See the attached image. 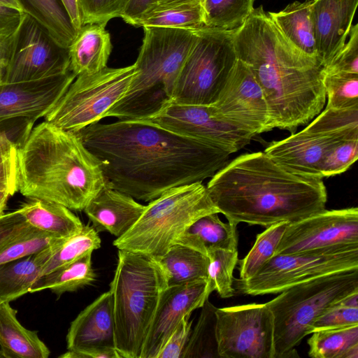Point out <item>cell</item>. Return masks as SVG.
<instances>
[{
  "label": "cell",
  "mask_w": 358,
  "mask_h": 358,
  "mask_svg": "<svg viewBox=\"0 0 358 358\" xmlns=\"http://www.w3.org/2000/svg\"><path fill=\"white\" fill-rule=\"evenodd\" d=\"M143 28V43L134 63L136 76L127 92L104 117L145 120L172 102L176 80L196 41V31Z\"/></svg>",
  "instance_id": "cell-5"
},
{
  "label": "cell",
  "mask_w": 358,
  "mask_h": 358,
  "mask_svg": "<svg viewBox=\"0 0 358 358\" xmlns=\"http://www.w3.org/2000/svg\"><path fill=\"white\" fill-rule=\"evenodd\" d=\"M100 24H86L69 48L70 70L76 76L93 74L107 67L113 45L110 35Z\"/></svg>",
  "instance_id": "cell-23"
},
{
  "label": "cell",
  "mask_w": 358,
  "mask_h": 358,
  "mask_svg": "<svg viewBox=\"0 0 358 358\" xmlns=\"http://www.w3.org/2000/svg\"><path fill=\"white\" fill-rule=\"evenodd\" d=\"M69 70V48L59 45L39 23L24 13L3 83L35 80Z\"/></svg>",
  "instance_id": "cell-14"
},
{
  "label": "cell",
  "mask_w": 358,
  "mask_h": 358,
  "mask_svg": "<svg viewBox=\"0 0 358 358\" xmlns=\"http://www.w3.org/2000/svg\"><path fill=\"white\" fill-rule=\"evenodd\" d=\"M156 0H128L121 18L127 24L135 26L141 15L152 7Z\"/></svg>",
  "instance_id": "cell-51"
},
{
  "label": "cell",
  "mask_w": 358,
  "mask_h": 358,
  "mask_svg": "<svg viewBox=\"0 0 358 358\" xmlns=\"http://www.w3.org/2000/svg\"><path fill=\"white\" fill-rule=\"evenodd\" d=\"M255 0H202L206 27L234 31L252 12Z\"/></svg>",
  "instance_id": "cell-35"
},
{
  "label": "cell",
  "mask_w": 358,
  "mask_h": 358,
  "mask_svg": "<svg viewBox=\"0 0 358 358\" xmlns=\"http://www.w3.org/2000/svg\"><path fill=\"white\" fill-rule=\"evenodd\" d=\"M287 224L282 222L271 225L257 235L249 252L243 259L238 260V279L245 280L252 278L274 256Z\"/></svg>",
  "instance_id": "cell-37"
},
{
  "label": "cell",
  "mask_w": 358,
  "mask_h": 358,
  "mask_svg": "<svg viewBox=\"0 0 358 358\" xmlns=\"http://www.w3.org/2000/svg\"><path fill=\"white\" fill-rule=\"evenodd\" d=\"M357 268L358 244L276 255L252 278L234 279V289L252 296L277 294L301 282Z\"/></svg>",
  "instance_id": "cell-10"
},
{
  "label": "cell",
  "mask_w": 358,
  "mask_h": 358,
  "mask_svg": "<svg viewBox=\"0 0 358 358\" xmlns=\"http://www.w3.org/2000/svg\"><path fill=\"white\" fill-rule=\"evenodd\" d=\"M135 27H159L197 30L206 27L201 1L155 5L138 18Z\"/></svg>",
  "instance_id": "cell-31"
},
{
  "label": "cell",
  "mask_w": 358,
  "mask_h": 358,
  "mask_svg": "<svg viewBox=\"0 0 358 358\" xmlns=\"http://www.w3.org/2000/svg\"><path fill=\"white\" fill-rule=\"evenodd\" d=\"M36 120L27 117L10 119L0 123V149L19 147L26 140Z\"/></svg>",
  "instance_id": "cell-46"
},
{
  "label": "cell",
  "mask_w": 358,
  "mask_h": 358,
  "mask_svg": "<svg viewBox=\"0 0 358 358\" xmlns=\"http://www.w3.org/2000/svg\"><path fill=\"white\" fill-rule=\"evenodd\" d=\"M322 72L327 99L326 107L336 109L358 108V74Z\"/></svg>",
  "instance_id": "cell-40"
},
{
  "label": "cell",
  "mask_w": 358,
  "mask_h": 358,
  "mask_svg": "<svg viewBox=\"0 0 358 358\" xmlns=\"http://www.w3.org/2000/svg\"><path fill=\"white\" fill-rule=\"evenodd\" d=\"M90 253L56 270L41 276L32 285L30 293L50 289L60 296L91 285L96 280Z\"/></svg>",
  "instance_id": "cell-32"
},
{
  "label": "cell",
  "mask_w": 358,
  "mask_h": 358,
  "mask_svg": "<svg viewBox=\"0 0 358 358\" xmlns=\"http://www.w3.org/2000/svg\"><path fill=\"white\" fill-rule=\"evenodd\" d=\"M234 45L238 59L263 91L271 129L293 134L322 110L327 99L322 69L290 48L262 6L235 30Z\"/></svg>",
  "instance_id": "cell-3"
},
{
  "label": "cell",
  "mask_w": 358,
  "mask_h": 358,
  "mask_svg": "<svg viewBox=\"0 0 358 358\" xmlns=\"http://www.w3.org/2000/svg\"><path fill=\"white\" fill-rule=\"evenodd\" d=\"M68 350L115 349L113 296L108 290L82 310L66 335Z\"/></svg>",
  "instance_id": "cell-21"
},
{
  "label": "cell",
  "mask_w": 358,
  "mask_h": 358,
  "mask_svg": "<svg viewBox=\"0 0 358 358\" xmlns=\"http://www.w3.org/2000/svg\"><path fill=\"white\" fill-rule=\"evenodd\" d=\"M339 140L304 128L285 139L270 143L264 152L292 173L323 178L322 166L324 156L329 148Z\"/></svg>",
  "instance_id": "cell-20"
},
{
  "label": "cell",
  "mask_w": 358,
  "mask_h": 358,
  "mask_svg": "<svg viewBox=\"0 0 358 358\" xmlns=\"http://www.w3.org/2000/svg\"><path fill=\"white\" fill-rule=\"evenodd\" d=\"M17 192L81 211L106 184L97 159L76 133L44 120L17 148Z\"/></svg>",
  "instance_id": "cell-4"
},
{
  "label": "cell",
  "mask_w": 358,
  "mask_h": 358,
  "mask_svg": "<svg viewBox=\"0 0 358 358\" xmlns=\"http://www.w3.org/2000/svg\"><path fill=\"white\" fill-rule=\"evenodd\" d=\"M136 73L134 64L76 76L45 120L74 133L99 122L125 95Z\"/></svg>",
  "instance_id": "cell-11"
},
{
  "label": "cell",
  "mask_w": 358,
  "mask_h": 358,
  "mask_svg": "<svg viewBox=\"0 0 358 358\" xmlns=\"http://www.w3.org/2000/svg\"><path fill=\"white\" fill-rule=\"evenodd\" d=\"M76 134L99 162L108 185L145 202L211 178L231 155L147 120L97 122Z\"/></svg>",
  "instance_id": "cell-1"
},
{
  "label": "cell",
  "mask_w": 358,
  "mask_h": 358,
  "mask_svg": "<svg viewBox=\"0 0 358 358\" xmlns=\"http://www.w3.org/2000/svg\"><path fill=\"white\" fill-rule=\"evenodd\" d=\"M237 225L229 221L223 222L218 213L208 214L194 222L176 243L189 247L206 255L213 249L238 250Z\"/></svg>",
  "instance_id": "cell-26"
},
{
  "label": "cell",
  "mask_w": 358,
  "mask_h": 358,
  "mask_svg": "<svg viewBox=\"0 0 358 358\" xmlns=\"http://www.w3.org/2000/svg\"><path fill=\"white\" fill-rule=\"evenodd\" d=\"M100 246L101 238L98 231L93 227L87 225L83 226L76 234L59 238L34 255L43 275L92 253Z\"/></svg>",
  "instance_id": "cell-28"
},
{
  "label": "cell",
  "mask_w": 358,
  "mask_h": 358,
  "mask_svg": "<svg viewBox=\"0 0 358 358\" xmlns=\"http://www.w3.org/2000/svg\"><path fill=\"white\" fill-rule=\"evenodd\" d=\"M76 77L69 70L42 79L0 84V123L19 117L36 121L44 117Z\"/></svg>",
  "instance_id": "cell-17"
},
{
  "label": "cell",
  "mask_w": 358,
  "mask_h": 358,
  "mask_svg": "<svg viewBox=\"0 0 358 358\" xmlns=\"http://www.w3.org/2000/svg\"><path fill=\"white\" fill-rule=\"evenodd\" d=\"M61 358H121L116 349H106L75 352L68 350Z\"/></svg>",
  "instance_id": "cell-52"
},
{
  "label": "cell",
  "mask_w": 358,
  "mask_h": 358,
  "mask_svg": "<svg viewBox=\"0 0 358 358\" xmlns=\"http://www.w3.org/2000/svg\"><path fill=\"white\" fill-rule=\"evenodd\" d=\"M58 239L31 227L27 231L0 248V264L36 254Z\"/></svg>",
  "instance_id": "cell-41"
},
{
  "label": "cell",
  "mask_w": 358,
  "mask_h": 358,
  "mask_svg": "<svg viewBox=\"0 0 358 358\" xmlns=\"http://www.w3.org/2000/svg\"><path fill=\"white\" fill-rule=\"evenodd\" d=\"M206 188L228 221L266 228L318 213L327 201L322 178L292 173L264 152L244 154L227 162Z\"/></svg>",
  "instance_id": "cell-2"
},
{
  "label": "cell",
  "mask_w": 358,
  "mask_h": 358,
  "mask_svg": "<svg viewBox=\"0 0 358 358\" xmlns=\"http://www.w3.org/2000/svg\"><path fill=\"white\" fill-rule=\"evenodd\" d=\"M305 129L336 139L358 138V108L325 107Z\"/></svg>",
  "instance_id": "cell-39"
},
{
  "label": "cell",
  "mask_w": 358,
  "mask_h": 358,
  "mask_svg": "<svg viewBox=\"0 0 358 358\" xmlns=\"http://www.w3.org/2000/svg\"><path fill=\"white\" fill-rule=\"evenodd\" d=\"M11 195L6 192H0V216L4 213L8 198Z\"/></svg>",
  "instance_id": "cell-55"
},
{
  "label": "cell",
  "mask_w": 358,
  "mask_h": 358,
  "mask_svg": "<svg viewBox=\"0 0 358 358\" xmlns=\"http://www.w3.org/2000/svg\"><path fill=\"white\" fill-rule=\"evenodd\" d=\"M209 296L206 280L167 286L160 296L140 358H156L181 320L201 308Z\"/></svg>",
  "instance_id": "cell-18"
},
{
  "label": "cell",
  "mask_w": 358,
  "mask_h": 358,
  "mask_svg": "<svg viewBox=\"0 0 358 358\" xmlns=\"http://www.w3.org/2000/svg\"><path fill=\"white\" fill-rule=\"evenodd\" d=\"M220 358H274L273 314L266 303L217 308Z\"/></svg>",
  "instance_id": "cell-12"
},
{
  "label": "cell",
  "mask_w": 358,
  "mask_h": 358,
  "mask_svg": "<svg viewBox=\"0 0 358 358\" xmlns=\"http://www.w3.org/2000/svg\"><path fill=\"white\" fill-rule=\"evenodd\" d=\"M358 292V268L294 285L266 303L273 316L274 358L299 357L295 347L314 321L346 296Z\"/></svg>",
  "instance_id": "cell-8"
},
{
  "label": "cell",
  "mask_w": 358,
  "mask_h": 358,
  "mask_svg": "<svg viewBox=\"0 0 358 358\" xmlns=\"http://www.w3.org/2000/svg\"><path fill=\"white\" fill-rule=\"evenodd\" d=\"M358 244V208L324 209L288 223L274 255Z\"/></svg>",
  "instance_id": "cell-15"
},
{
  "label": "cell",
  "mask_w": 358,
  "mask_h": 358,
  "mask_svg": "<svg viewBox=\"0 0 358 358\" xmlns=\"http://www.w3.org/2000/svg\"><path fill=\"white\" fill-rule=\"evenodd\" d=\"M311 2L295 1L278 12L268 13L290 48L320 65L310 20Z\"/></svg>",
  "instance_id": "cell-24"
},
{
  "label": "cell",
  "mask_w": 358,
  "mask_h": 358,
  "mask_svg": "<svg viewBox=\"0 0 358 358\" xmlns=\"http://www.w3.org/2000/svg\"><path fill=\"white\" fill-rule=\"evenodd\" d=\"M20 210L0 216V248L31 228Z\"/></svg>",
  "instance_id": "cell-49"
},
{
  "label": "cell",
  "mask_w": 358,
  "mask_h": 358,
  "mask_svg": "<svg viewBox=\"0 0 358 358\" xmlns=\"http://www.w3.org/2000/svg\"><path fill=\"white\" fill-rule=\"evenodd\" d=\"M145 120L231 154L249 144L255 136L245 127L222 114L213 104L171 102Z\"/></svg>",
  "instance_id": "cell-13"
},
{
  "label": "cell",
  "mask_w": 358,
  "mask_h": 358,
  "mask_svg": "<svg viewBox=\"0 0 358 358\" xmlns=\"http://www.w3.org/2000/svg\"><path fill=\"white\" fill-rule=\"evenodd\" d=\"M153 258L162 269L167 286L207 279L208 256L189 247L176 243Z\"/></svg>",
  "instance_id": "cell-29"
},
{
  "label": "cell",
  "mask_w": 358,
  "mask_h": 358,
  "mask_svg": "<svg viewBox=\"0 0 358 358\" xmlns=\"http://www.w3.org/2000/svg\"><path fill=\"white\" fill-rule=\"evenodd\" d=\"M65 7L71 22L78 32L83 26V16L78 0H61Z\"/></svg>",
  "instance_id": "cell-53"
},
{
  "label": "cell",
  "mask_w": 358,
  "mask_h": 358,
  "mask_svg": "<svg viewBox=\"0 0 358 358\" xmlns=\"http://www.w3.org/2000/svg\"><path fill=\"white\" fill-rule=\"evenodd\" d=\"M198 322L191 330L182 358H220L216 338V307L208 300L201 307Z\"/></svg>",
  "instance_id": "cell-34"
},
{
  "label": "cell",
  "mask_w": 358,
  "mask_h": 358,
  "mask_svg": "<svg viewBox=\"0 0 358 358\" xmlns=\"http://www.w3.org/2000/svg\"><path fill=\"white\" fill-rule=\"evenodd\" d=\"M41 275L34 255L0 264V303L30 293L32 285Z\"/></svg>",
  "instance_id": "cell-33"
},
{
  "label": "cell",
  "mask_w": 358,
  "mask_h": 358,
  "mask_svg": "<svg viewBox=\"0 0 358 358\" xmlns=\"http://www.w3.org/2000/svg\"><path fill=\"white\" fill-rule=\"evenodd\" d=\"M196 31V38L178 75L172 102L211 105L238 61L235 30L204 27Z\"/></svg>",
  "instance_id": "cell-9"
},
{
  "label": "cell",
  "mask_w": 358,
  "mask_h": 358,
  "mask_svg": "<svg viewBox=\"0 0 358 358\" xmlns=\"http://www.w3.org/2000/svg\"><path fill=\"white\" fill-rule=\"evenodd\" d=\"M16 32L10 36L0 38V60L9 61L14 48Z\"/></svg>",
  "instance_id": "cell-54"
},
{
  "label": "cell",
  "mask_w": 358,
  "mask_h": 358,
  "mask_svg": "<svg viewBox=\"0 0 358 358\" xmlns=\"http://www.w3.org/2000/svg\"><path fill=\"white\" fill-rule=\"evenodd\" d=\"M145 206L106 182L83 210L93 227L119 238L139 219Z\"/></svg>",
  "instance_id": "cell-22"
},
{
  "label": "cell",
  "mask_w": 358,
  "mask_h": 358,
  "mask_svg": "<svg viewBox=\"0 0 358 358\" xmlns=\"http://www.w3.org/2000/svg\"><path fill=\"white\" fill-rule=\"evenodd\" d=\"M37 331L22 326L10 302L0 303V347L6 358H48L50 351Z\"/></svg>",
  "instance_id": "cell-25"
},
{
  "label": "cell",
  "mask_w": 358,
  "mask_h": 358,
  "mask_svg": "<svg viewBox=\"0 0 358 358\" xmlns=\"http://www.w3.org/2000/svg\"><path fill=\"white\" fill-rule=\"evenodd\" d=\"M0 4L8 8L21 10L17 0H0Z\"/></svg>",
  "instance_id": "cell-56"
},
{
  "label": "cell",
  "mask_w": 358,
  "mask_h": 358,
  "mask_svg": "<svg viewBox=\"0 0 358 358\" xmlns=\"http://www.w3.org/2000/svg\"><path fill=\"white\" fill-rule=\"evenodd\" d=\"M189 317L187 315L181 320L156 358H182L192 330V321L189 320Z\"/></svg>",
  "instance_id": "cell-48"
},
{
  "label": "cell",
  "mask_w": 358,
  "mask_h": 358,
  "mask_svg": "<svg viewBox=\"0 0 358 358\" xmlns=\"http://www.w3.org/2000/svg\"><path fill=\"white\" fill-rule=\"evenodd\" d=\"M202 1V0H156L155 5H167L177 3H182L186 1Z\"/></svg>",
  "instance_id": "cell-57"
},
{
  "label": "cell",
  "mask_w": 358,
  "mask_h": 358,
  "mask_svg": "<svg viewBox=\"0 0 358 358\" xmlns=\"http://www.w3.org/2000/svg\"><path fill=\"white\" fill-rule=\"evenodd\" d=\"M206 255L209 259L206 279L208 295L216 291L222 298L234 296L233 273L238 264V250L213 249Z\"/></svg>",
  "instance_id": "cell-38"
},
{
  "label": "cell",
  "mask_w": 358,
  "mask_h": 358,
  "mask_svg": "<svg viewBox=\"0 0 358 358\" xmlns=\"http://www.w3.org/2000/svg\"><path fill=\"white\" fill-rule=\"evenodd\" d=\"M167 287L164 273L149 255L118 250L110 284L115 349L121 358H140L160 296Z\"/></svg>",
  "instance_id": "cell-6"
},
{
  "label": "cell",
  "mask_w": 358,
  "mask_h": 358,
  "mask_svg": "<svg viewBox=\"0 0 358 358\" xmlns=\"http://www.w3.org/2000/svg\"><path fill=\"white\" fill-rule=\"evenodd\" d=\"M214 213L219 211L202 182L173 187L150 201L136 222L117 238L113 245L118 250L159 257L194 222Z\"/></svg>",
  "instance_id": "cell-7"
},
{
  "label": "cell",
  "mask_w": 358,
  "mask_h": 358,
  "mask_svg": "<svg viewBox=\"0 0 358 358\" xmlns=\"http://www.w3.org/2000/svg\"><path fill=\"white\" fill-rule=\"evenodd\" d=\"M358 292L353 293L331 307L317 318L309 329L314 331L358 324Z\"/></svg>",
  "instance_id": "cell-42"
},
{
  "label": "cell",
  "mask_w": 358,
  "mask_h": 358,
  "mask_svg": "<svg viewBox=\"0 0 358 358\" xmlns=\"http://www.w3.org/2000/svg\"><path fill=\"white\" fill-rule=\"evenodd\" d=\"M313 358H343L350 348L358 345V324L316 331L307 342Z\"/></svg>",
  "instance_id": "cell-36"
},
{
  "label": "cell",
  "mask_w": 358,
  "mask_h": 358,
  "mask_svg": "<svg viewBox=\"0 0 358 358\" xmlns=\"http://www.w3.org/2000/svg\"><path fill=\"white\" fill-rule=\"evenodd\" d=\"M18 210L32 227L57 238L76 234L83 227V222L66 206L41 199H30Z\"/></svg>",
  "instance_id": "cell-27"
},
{
  "label": "cell",
  "mask_w": 358,
  "mask_h": 358,
  "mask_svg": "<svg viewBox=\"0 0 358 358\" xmlns=\"http://www.w3.org/2000/svg\"><path fill=\"white\" fill-rule=\"evenodd\" d=\"M358 138H350L334 142L324 156L322 174L323 178L341 173L357 159Z\"/></svg>",
  "instance_id": "cell-43"
},
{
  "label": "cell",
  "mask_w": 358,
  "mask_h": 358,
  "mask_svg": "<svg viewBox=\"0 0 358 358\" xmlns=\"http://www.w3.org/2000/svg\"><path fill=\"white\" fill-rule=\"evenodd\" d=\"M8 62L7 60H0V84L3 83Z\"/></svg>",
  "instance_id": "cell-58"
},
{
  "label": "cell",
  "mask_w": 358,
  "mask_h": 358,
  "mask_svg": "<svg viewBox=\"0 0 358 358\" xmlns=\"http://www.w3.org/2000/svg\"><path fill=\"white\" fill-rule=\"evenodd\" d=\"M24 15V13L21 10L0 4V38L15 34Z\"/></svg>",
  "instance_id": "cell-50"
},
{
  "label": "cell",
  "mask_w": 358,
  "mask_h": 358,
  "mask_svg": "<svg viewBox=\"0 0 358 358\" xmlns=\"http://www.w3.org/2000/svg\"><path fill=\"white\" fill-rule=\"evenodd\" d=\"M17 148L11 145L0 149V192L11 196L17 192Z\"/></svg>",
  "instance_id": "cell-47"
},
{
  "label": "cell",
  "mask_w": 358,
  "mask_h": 358,
  "mask_svg": "<svg viewBox=\"0 0 358 358\" xmlns=\"http://www.w3.org/2000/svg\"><path fill=\"white\" fill-rule=\"evenodd\" d=\"M127 2L128 0H78L83 25L106 26L110 20L121 17Z\"/></svg>",
  "instance_id": "cell-44"
},
{
  "label": "cell",
  "mask_w": 358,
  "mask_h": 358,
  "mask_svg": "<svg viewBox=\"0 0 358 358\" xmlns=\"http://www.w3.org/2000/svg\"><path fill=\"white\" fill-rule=\"evenodd\" d=\"M322 71L358 74V24L352 26L345 45Z\"/></svg>",
  "instance_id": "cell-45"
},
{
  "label": "cell",
  "mask_w": 358,
  "mask_h": 358,
  "mask_svg": "<svg viewBox=\"0 0 358 358\" xmlns=\"http://www.w3.org/2000/svg\"><path fill=\"white\" fill-rule=\"evenodd\" d=\"M213 105L255 136L272 130L263 91L248 67L238 59Z\"/></svg>",
  "instance_id": "cell-16"
},
{
  "label": "cell",
  "mask_w": 358,
  "mask_h": 358,
  "mask_svg": "<svg viewBox=\"0 0 358 358\" xmlns=\"http://www.w3.org/2000/svg\"><path fill=\"white\" fill-rule=\"evenodd\" d=\"M22 12L39 23L61 46L69 48L78 31L61 0H17Z\"/></svg>",
  "instance_id": "cell-30"
},
{
  "label": "cell",
  "mask_w": 358,
  "mask_h": 358,
  "mask_svg": "<svg viewBox=\"0 0 358 358\" xmlns=\"http://www.w3.org/2000/svg\"><path fill=\"white\" fill-rule=\"evenodd\" d=\"M357 4L358 0H312L310 20L322 69L345 45Z\"/></svg>",
  "instance_id": "cell-19"
}]
</instances>
